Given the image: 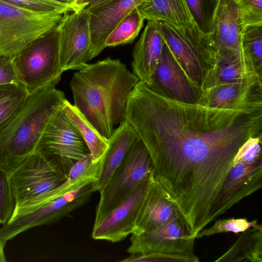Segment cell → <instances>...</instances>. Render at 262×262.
Returning a JSON list of instances; mask_svg holds the SVG:
<instances>
[{
	"instance_id": "24",
	"label": "cell",
	"mask_w": 262,
	"mask_h": 262,
	"mask_svg": "<svg viewBox=\"0 0 262 262\" xmlns=\"http://www.w3.org/2000/svg\"><path fill=\"white\" fill-rule=\"evenodd\" d=\"M63 110L84 140L92 161L100 162L108 147V140L102 136L77 108L67 99L64 102Z\"/></svg>"
},
{
	"instance_id": "4",
	"label": "cell",
	"mask_w": 262,
	"mask_h": 262,
	"mask_svg": "<svg viewBox=\"0 0 262 262\" xmlns=\"http://www.w3.org/2000/svg\"><path fill=\"white\" fill-rule=\"evenodd\" d=\"M96 181L87 183L56 198L42 194L15 206L8 222L0 228L3 242L31 228L57 222L88 203L95 191Z\"/></svg>"
},
{
	"instance_id": "11",
	"label": "cell",
	"mask_w": 262,
	"mask_h": 262,
	"mask_svg": "<svg viewBox=\"0 0 262 262\" xmlns=\"http://www.w3.org/2000/svg\"><path fill=\"white\" fill-rule=\"evenodd\" d=\"M195 237L188 230L181 215L139 234H132L130 254L163 253L195 256Z\"/></svg>"
},
{
	"instance_id": "36",
	"label": "cell",
	"mask_w": 262,
	"mask_h": 262,
	"mask_svg": "<svg viewBox=\"0 0 262 262\" xmlns=\"http://www.w3.org/2000/svg\"><path fill=\"white\" fill-rule=\"evenodd\" d=\"M19 84L12 58L0 56V85L5 84Z\"/></svg>"
},
{
	"instance_id": "39",
	"label": "cell",
	"mask_w": 262,
	"mask_h": 262,
	"mask_svg": "<svg viewBox=\"0 0 262 262\" xmlns=\"http://www.w3.org/2000/svg\"><path fill=\"white\" fill-rule=\"evenodd\" d=\"M45 1L57 3L61 4L64 5L70 6L73 9V4L74 0H45Z\"/></svg>"
},
{
	"instance_id": "33",
	"label": "cell",
	"mask_w": 262,
	"mask_h": 262,
	"mask_svg": "<svg viewBox=\"0 0 262 262\" xmlns=\"http://www.w3.org/2000/svg\"><path fill=\"white\" fill-rule=\"evenodd\" d=\"M235 2L244 28L262 25V0H235Z\"/></svg>"
},
{
	"instance_id": "15",
	"label": "cell",
	"mask_w": 262,
	"mask_h": 262,
	"mask_svg": "<svg viewBox=\"0 0 262 262\" xmlns=\"http://www.w3.org/2000/svg\"><path fill=\"white\" fill-rule=\"evenodd\" d=\"M261 186L262 161L248 164L234 160L217 196L214 219Z\"/></svg>"
},
{
	"instance_id": "10",
	"label": "cell",
	"mask_w": 262,
	"mask_h": 262,
	"mask_svg": "<svg viewBox=\"0 0 262 262\" xmlns=\"http://www.w3.org/2000/svg\"><path fill=\"white\" fill-rule=\"evenodd\" d=\"M57 29L62 72L84 68L93 59L89 11L65 13Z\"/></svg>"
},
{
	"instance_id": "40",
	"label": "cell",
	"mask_w": 262,
	"mask_h": 262,
	"mask_svg": "<svg viewBox=\"0 0 262 262\" xmlns=\"http://www.w3.org/2000/svg\"><path fill=\"white\" fill-rule=\"evenodd\" d=\"M76 0H74L73 1V3L76 1Z\"/></svg>"
},
{
	"instance_id": "27",
	"label": "cell",
	"mask_w": 262,
	"mask_h": 262,
	"mask_svg": "<svg viewBox=\"0 0 262 262\" xmlns=\"http://www.w3.org/2000/svg\"><path fill=\"white\" fill-rule=\"evenodd\" d=\"M144 20L137 8L134 9L118 23L108 35L104 43L105 48L132 43L138 36Z\"/></svg>"
},
{
	"instance_id": "7",
	"label": "cell",
	"mask_w": 262,
	"mask_h": 262,
	"mask_svg": "<svg viewBox=\"0 0 262 262\" xmlns=\"http://www.w3.org/2000/svg\"><path fill=\"white\" fill-rule=\"evenodd\" d=\"M35 151L66 176L72 166L90 154L77 128L61 107L51 118Z\"/></svg>"
},
{
	"instance_id": "2",
	"label": "cell",
	"mask_w": 262,
	"mask_h": 262,
	"mask_svg": "<svg viewBox=\"0 0 262 262\" xmlns=\"http://www.w3.org/2000/svg\"><path fill=\"white\" fill-rule=\"evenodd\" d=\"M139 81L119 59L108 57L88 63L71 80L73 105L108 139L115 127L125 121L129 94Z\"/></svg>"
},
{
	"instance_id": "28",
	"label": "cell",
	"mask_w": 262,
	"mask_h": 262,
	"mask_svg": "<svg viewBox=\"0 0 262 262\" xmlns=\"http://www.w3.org/2000/svg\"><path fill=\"white\" fill-rule=\"evenodd\" d=\"M195 25L210 35L222 0H185Z\"/></svg>"
},
{
	"instance_id": "21",
	"label": "cell",
	"mask_w": 262,
	"mask_h": 262,
	"mask_svg": "<svg viewBox=\"0 0 262 262\" xmlns=\"http://www.w3.org/2000/svg\"><path fill=\"white\" fill-rule=\"evenodd\" d=\"M181 215L173 203L167 199L154 180L144 199L132 234H139Z\"/></svg>"
},
{
	"instance_id": "17",
	"label": "cell",
	"mask_w": 262,
	"mask_h": 262,
	"mask_svg": "<svg viewBox=\"0 0 262 262\" xmlns=\"http://www.w3.org/2000/svg\"><path fill=\"white\" fill-rule=\"evenodd\" d=\"M152 82L175 100L190 103L198 102L199 91L190 84L164 41Z\"/></svg>"
},
{
	"instance_id": "5",
	"label": "cell",
	"mask_w": 262,
	"mask_h": 262,
	"mask_svg": "<svg viewBox=\"0 0 262 262\" xmlns=\"http://www.w3.org/2000/svg\"><path fill=\"white\" fill-rule=\"evenodd\" d=\"M57 26L33 40L12 58L19 83L29 95L56 86L61 79Z\"/></svg>"
},
{
	"instance_id": "12",
	"label": "cell",
	"mask_w": 262,
	"mask_h": 262,
	"mask_svg": "<svg viewBox=\"0 0 262 262\" xmlns=\"http://www.w3.org/2000/svg\"><path fill=\"white\" fill-rule=\"evenodd\" d=\"M67 178L42 156L34 152L9 175L15 206L53 189Z\"/></svg>"
},
{
	"instance_id": "19",
	"label": "cell",
	"mask_w": 262,
	"mask_h": 262,
	"mask_svg": "<svg viewBox=\"0 0 262 262\" xmlns=\"http://www.w3.org/2000/svg\"><path fill=\"white\" fill-rule=\"evenodd\" d=\"M243 29L235 0H222L216 13L213 30L210 35L216 54L243 55L242 51Z\"/></svg>"
},
{
	"instance_id": "25",
	"label": "cell",
	"mask_w": 262,
	"mask_h": 262,
	"mask_svg": "<svg viewBox=\"0 0 262 262\" xmlns=\"http://www.w3.org/2000/svg\"><path fill=\"white\" fill-rule=\"evenodd\" d=\"M235 244L215 261H262V226L242 232Z\"/></svg>"
},
{
	"instance_id": "38",
	"label": "cell",
	"mask_w": 262,
	"mask_h": 262,
	"mask_svg": "<svg viewBox=\"0 0 262 262\" xmlns=\"http://www.w3.org/2000/svg\"><path fill=\"white\" fill-rule=\"evenodd\" d=\"M5 245L6 244L3 242L0 236V262L6 261V258L4 251Z\"/></svg>"
},
{
	"instance_id": "14",
	"label": "cell",
	"mask_w": 262,
	"mask_h": 262,
	"mask_svg": "<svg viewBox=\"0 0 262 262\" xmlns=\"http://www.w3.org/2000/svg\"><path fill=\"white\" fill-rule=\"evenodd\" d=\"M197 103L224 109H262L261 77L222 83L199 92Z\"/></svg>"
},
{
	"instance_id": "31",
	"label": "cell",
	"mask_w": 262,
	"mask_h": 262,
	"mask_svg": "<svg viewBox=\"0 0 262 262\" xmlns=\"http://www.w3.org/2000/svg\"><path fill=\"white\" fill-rule=\"evenodd\" d=\"M18 8L36 13L63 14L73 9L68 6L45 0H0Z\"/></svg>"
},
{
	"instance_id": "26",
	"label": "cell",
	"mask_w": 262,
	"mask_h": 262,
	"mask_svg": "<svg viewBox=\"0 0 262 262\" xmlns=\"http://www.w3.org/2000/svg\"><path fill=\"white\" fill-rule=\"evenodd\" d=\"M28 95L20 84L0 85V131L19 112Z\"/></svg>"
},
{
	"instance_id": "13",
	"label": "cell",
	"mask_w": 262,
	"mask_h": 262,
	"mask_svg": "<svg viewBox=\"0 0 262 262\" xmlns=\"http://www.w3.org/2000/svg\"><path fill=\"white\" fill-rule=\"evenodd\" d=\"M154 180L153 172L108 214L94 224L92 237L117 243L132 234L144 199Z\"/></svg>"
},
{
	"instance_id": "34",
	"label": "cell",
	"mask_w": 262,
	"mask_h": 262,
	"mask_svg": "<svg viewBox=\"0 0 262 262\" xmlns=\"http://www.w3.org/2000/svg\"><path fill=\"white\" fill-rule=\"evenodd\" d=\"M261 135L249 138L239 149L234 160L252 164L262 161Z\"/></svg>"
},
{
	"instance_id": "23",
	"label": "cell",
	"mask_w": 262,
	"mask_h": 262,
	"mask_svg": "<svg viewBox=\"0 0 262 262\" xmlns=\"http://www.w3.org/2000/svg\"><path fill=\"white\" fill-rule=\"evenodd\" d=\"M136 8L147 20L164 22L179 28L195 26L185 0H144Z\"/></svg>"
},
{
	"instance_id": "18",
	"label": "cell",
	"mask_w": 262,
	"mask_h": 262,
	"mask_svg": "<svg viewBox=\"0 0 262 262\" xmlns=\"http://www.w3.org/2000/svg\"><path fill=\"white\" fill-rule=\"evenodd\" d=\"M163 43L158 21L147 20L133 51V73L139 81L148 84L152 83Z\"/></svg>"
},
{
	"instance_id": "29",
	"label": "cell",
	"mask_w": 262,
	"mask_h": 262,
	"mask_svg": "<svg viewBox=\"0 0 262 262\" xmlns=\"http://www.w3.org/2000/svg\"><path fill=\"white\" fill-rule=\"evenodd\" d=\"M243 54L254 66L258 74L262 71V25L247 26L242 35Z\"/></svg>"
},
{
	"instance_id": "22",
	"label": "cell",
	"mask_w": 262,
	"mask_h": 262,
	"mask_svg": "<svg viewBox=\"0 0 262 262\" xmlns=\"http://www.w3.org/2000/svg\"><path fill=\"white\" fill-rule=\"evenodd\" d=\"M256 77H261L243 55L217 54L214 64L204 74L199 92L215 84L239 82Z\"/></svg>"
},
{
	"instance_id": "1",
	"label": "cell",
	"mask_w": 262,
	"mask_h": 262,
	"mask_svg": "<svg viewBox=\"0 0 262 262\" xmlns=\"http://www.w3.org/2000/svg\"><path fill=\"white\" fill-rule=\"evenodd\" d=\"M125 121L150 156L154 181L190 226L213 220L217 196L239 149L262 133V109L183 102L154 82L140 81L129 94Z\"/></svg>"
},
{
	"instance_id": "35",
	"label": "cell",
	"mask_w": 262,
	"mask_h": 262,
	"mask_svg": "<svg viewBox=\"0 0 262 262\" xmlns=\"http://www.w3.org/2000/svg\"><path fill=\"white\" fill-rule=\"evenodd\" d=\"M199 258L195 256L185 255L169 254L163 253L130 254L128 257L121 260L124 262H197Z\"/></svg>"
},
{
	"instance_id": "6",
	"label": "cell",
	"mask_w": 262,
	"mask_h": 262,
	"mask_svg": "<svg viewBox=\"0 0 262 262\" xmlns=\"http://www.w3.org/2000/svg\"><path fill=\"white\" fill-rule=\"evenodd\" d=\"M162 38L190 84L199 92L205 73L214 64L216 50L211 36L192 28H177L164 22Z\"/></svg>"
},
{
	"instance_id": "3",
	"label": "cell",
	"mask_w": 262,
	"mask_h": 262,
	"mask_svg": "<svg viewBox=\"0 0 262 262\" xmlns=\"http://www.w3.org/2000/svg\"><path fill=\"white\" fill-rule=\"evenodd\" d=\"M66 100L55 86L28 95L19 112L0 131V171L9 176L35 152L48 122Z\"/></svg>"
},
{
	"instance_id": "20",
	"label": "cell",
	"mask_w": 262,
	"mask_h": 262,
	"mask_svg": "<svg viewBox=\"0 0 262 262\" xmlns=\"http://www.w3.org/2000/svg\"><path fill=\"white\" fill-rule=\"evenodd\" d=\"M138 138L125 121L115 128L108 139L109 146L101 160L95 191L100 192L110 181Z\"/></svg>"
},
{
	"instance_id": "16",
	"label": "cell",
	"mask_w": 262,
	"mask_h": 262,
	"mask_svg": "<svg viewBox=\"0 0 262 262\" xmlns=\"http://www.w3.org/2000/svg\"><path fill=\"white\" fill-rule=\"evenodd\" d=\"M143 1L111 0L86 9L90 14L92 58L105 48V41L114 28Z\"/></svg>"
},
{
	"instance_id": "32",
	"label": "cell",
	"mask_w": 262,
	"mask_h": 262,
	"mask_svg": "<svg viewBox=\"0 0 262 262\" xmlns=\"http://www.w3.org/2000/svg\"><path fill=\"white\" fill-rule=\"evenodd\" d=\"M15 201L9 176L0 171V224L4 225L11 217Z\"/></svg>"
},
{
	"instance_id": "9",
	"label": "cell",
	"mask_w": 262,
	"mask_h": 262,
	"mask_svg": "<svg viewBox=\"0 0 262 262\" xmlns=\"http://www.w3.org/2000/svg\"><path fill=\"white\" fill-rule=\"evenodd\" d=\"M152 172L150 156L139 138L112 179L100 192L94 224L108 214Z\"/></svg>"
},
{
	"instance_id": "8",
	"label": "cell",
	"mask_w": 262,
	"mask_h": 262,
	"mask_svg": "<svg viewBox=\"0 0 262 262\" xmlns=\"http://www.w3.org/2000/svg\"><path fill=\"white\" fill-rule=\"evenodd\" d=\"M62 15L29 11L0 1V56L12 58L33 40L56 27Z\"/></svg>"
},
{
	"instance_id": "37",
	"label": "cell",
	"mask_w": 262,
	"mask_h": 262,
	"mask_svg": "<svg viewBox=\"0 0 262 262\" xmlns=\"http://www.w3.org/2000/svg\"><path fill=\"white\" fill-rule=\"evenodd\" d=\"M111 0H76L73 5V11L78 12L88 9L96 5Z\"/></svg>"
},
{
	"instance_id": "30",
	"label": "cell",
	"mask_w": 262,
	"mask_h": 262,
	"mask_svg": "<svg viewBox=\"0 0 262 262\" xmlns=\"http://www.w3.org/2000/svg\"><path fill=\"white\" fill-rule=\"evenodd\" d=\"M259 225L256 220L249 221L246 218L218 220L210 228H204L199 232L195 237L199 238L218 233L229 232L236 234Z\"/></svg>"
}]
</instances>
